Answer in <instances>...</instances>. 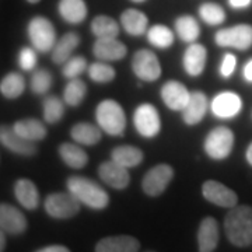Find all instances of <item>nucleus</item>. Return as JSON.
Masks as SVG:
<instances>
[{"label": "nucleus", "instance_id": "nucleus-27", "mask_svg": "<svg viewBox=\"0 0 252 252\" xmlns=\"http://www.w3.org/2000/svg\"><path fill=\"white\" fill-rule=\"evenodd\" d=\"M63 162L74 170H81L89 162V154L80 147V144L62 143L58 149Z\"/></svg>", "mask_w": 252, "mask_h": 252}, {"label": "nucleus", "instance_id": "nucleus-19", "mask_svg": "<svg viewBox=\"0 0 252 252\" xmlns=\"http://www.w3.org/2000/svg\"><path fill=\"white\" fill-rule=\"evenodd\" d=\"M207 108H209V101H207V97L205 95V93H202V91H192L185 108L181 111L184 122L189 126L198 125L199 122H202V119L206 115Z\"/></svg>", "mask_w": 252, "mask_h": 252}, {"label": "nucleus", "instance_id": "nucleus-29", "mask_svg": "<svg viewBox=\"0 0 252 252\" xmlns=\"http://www.w3.org/2000/svg\"><path fill=\"white\" fill-rule=\"evenodd\" d=\"M72 139L77 144L83 146H94L101 140L102 133L98 125H93L90 122H80L73 126L70 130Z\"/></svg>", "mask_w": 252, "mask_h": 252}, {"label": "nucleus", "instance_id": "nucleus-30", "mask_svg": "<svg viewBox=\"0 0 252 252\" xmlns=\"http://www.w3.org/2000/svg\"><path fill=\"white\" fill-rule=\"evenodd\" d=\"M174 28H175L177 36L187 44L196 42V39L200 35V26H199L198 20L189 14L177 17L174 23Z\"/></svg>", "mask_w": 252, "mask_h": 252}, {"label": "nucleus", "instance_id": "nucleus-31", "mask_svg": "<svg viewBox=\"0 0 252 252\" xmlns=\"http://www.w3.org/2000/svg\"><path fill=\"white\" fill-rule=\"evenodd\" d=\"M26 90V80L17 72L7 73L0 81V93L9 99L18 98Z\"/></svg>", "mask_w": 252, "mask_h": 252}, {"label": "nucleus", "instance_id": "nucleus-6", "mask_svg": "<svg viewBox=\"0 0 252 252\" xmlns=\"http://www.w3.org/2000/svg\"><path fill=\"white\" fill-rule=\"evenodd\" d=\"M215 42L220 48L247 51L252 46V26L235 24L233 27L220 28L215 34Z\"/></svg>", "mask_w": 252, "mask_h": 252}, {"label": "nucleus", "instance_id": "nucleus-42", "mask_svg": "<svg viewBox=\"0 0 252 252\" xmlns=\"http://www.w3.org/2000/svg\"><path fill=\"white\" fill-rule=\"evenodd\" d=\"M227 3L234 10H245L252 6V0H227Z\"/></svg>", "mask_w": 252, "mask_h": 252}, {"label": "nucleus", "instance_id": "nucleus-22", "mask_svg": "<svg viewBox=\"0 0 252 252\" xmlns=\"http://www.w3.org/2000/svg\"><path fill=\"white\" fill-rule=\"evenodd\" d=\"M121 26L126 34L132 36H142L149 30V17L137 9H126L121 14Z\"/></svg>", "mask_w": 252, "mask_h": 252}, {"label": "nucleus", "instance_id": "nucleus-34", "mask_svg": "<svg viewBox=\"0 0 252 252\" xmlns=\"http://www.w3.org/2000/svg\"><path fill=\"white\" fill-rule=\"evenodd\" d=\"M87 94V84L81 79H70L63 90V101L69 107H77Z\"/></svg>", "mask_w": 252, "mask_h": 252}, {"label": "nucleus", "instance_id": "nucleus-36", "mask_svg": "<svg viewBox=\"0 0 252 252\" xmlns=\"http://www.w3.org/2000/svg\"><path fill=\"white\" fill-rule=\"evenodd\" d=\"M42 112L46 124H58L64 115V102L55 95H46L42 102Z\"/></svg>", "mask_w": 252, "mask_h": 252}, {"label": "nucleus", "instance_id": "nucleus-15", "mask_svg": "<svg viewBox=\"0 0 252 252\" xmlns=\"http://www.w3.org/2000/svg\"><path fill=\"white\" fill-rule=\"evenodd\" d=\"M93 54L102 62H117L125 58L127 48L118 38H97L93 45Z\"/></svg>", "mask_w": 252, "mask_h": 252}, {"label": "nucleus", "instance_id": "nucleus-12", "mask_svg": "<svg viewBox=\"0 0 252 252\" xmlns=\"http://www.w3.org/2000/svg\"><path fill=\"white\" fill-rule=\"evenodd\" d=\"M202 193L206 200L220 207L231 209V207L237 206V202H238V196L233 189H230L228 187H225L224 184L215 180L206 181L202 185Z\"/></svg>", "mask_w": 252, "mask_h": 252}, {"label": "nucleus", "instance_id": "nucleus-45", "mask_svg": "<svg viewBox=\"0 0 252 252\" xmlns=\"http://www.w3.org/2000/svg\"><path fill=\"white\" fill-rule=\"evenodd\" d=\"M245 160H247V162L252 167V142L248 144V147H247V150H245Z\"/></svg>", "mask_w": 252, "mask_h": 252}, {"label": "nucleus", "instance_id": "nucleus-32", "mask_svg": "<svg viewBox=\"0 0 252 252\" xmlns=\"http://www.w3.org/2000/svg\"><path fill=\"white\" fill-rule=\"evenodd\" d=\"M91 32L97 38H117L119 35V24L109 16H97L91 21Z\"/></svg>", "mask_w": 252, "mask_h": 252}, {"label": "nucleus", "instance_id": "nucleus-11", "mask_svg": "<svg viewBox=\"0 0 252 252\" xmlns=\"http://www.w3.org/2000/svg\"><path fill=\"white\" fill-rule=\"evenodd\" d=\"M243 109V99L234 91H221L210 102L212 114L219 119H233Z\"/></svg>", "mask_w": 252, "mask_h": 252}, {"label": "nucleus", "instance_id": "nucleus-41", "mask_svg": "<svg viewBox=\"0 0 252 252\" xmlns=\"http://www.w3.org/2000/svg\"><path fill=\"white\" fill-rule=\"evenodd\" d=\"M235 67H237V58L234 54L231 52H227L223 55L221 58V62L219 66V73L223 79H230L235 72Z\"/></svg>", "mask_w": 252, "mask_h": 252}, {"label": "nucleus", "instance_id": "nucleus-13", "mask_svg": "<svg viewBox=\"0 0 252 252\" xmlns=\"http://www.w3.org/2000/svg\"><path fill=\"white\" fill-rule=\"evenodd\" d=\"M0 143L3 144L11 153L18 156L31 157L36 154V146L32 142H28L18 135L13 126L0 125Z\"/></svg>", "mask_w": 252, "mask_h": 252}, {"label": "nucleus", "instance_id": "nucleus-48", "mask_svg": "<svg viewBox=\"0 0 252 252\" xmlns=\"http://www.w3.org/2000/svg\"><path fill=\"white\" fill-rule=\"evenodd\" d=\"M130 1H133V3H143L146 0H130Z\"/></svg>", "mask_w": 252, "mask_h": 252}, {"label": "nucleus", "instance_id": "nucleus-21", "mask_svg": "<svg viewBox=\"0 0 252 252\" xmlns=\"http://www.w3.org/2000/svg\"><path fill=\"white\" fill-rule=\"evenodd\" d=\"M140 243L130 235H112L99 240L95 252H137Z\"/></svg>", "mask_w": 252, "mask_h": 252}, {"label": "nucleus", "instance_id": "nucleus-43", "mask_svg": "<svg viewBox=\"0 0 252 252\" xmlns=\"http://www.w3.org/2000/svg\"><path fill=\"white\" fill-rule=\"evenodd\" d=\"M243 77L247 83H252V58L244 64Z\"/></svg>", "mask_w": 252, "mask_h": 252}, {"label": "nucleus", "instance_id": "nucleus-46", "mask_svg": "<svg viewBox=\"0 0 252 252\" xmlns=\"http://www.w3.org/2000/svg\"><path fill=\"white\" fill-rule=\"evenodd\" d=\"M4 248H6V233L0 230V252L4 251Z\"/></svg>", "mask_w": 252, "mask_h": 252}, {"label": "nucleus", "instance_id": "nucleus-40", "mask_svg": "<svg viewBox=\"0 0 252 252\" xmlns=\"http://www.w3.org/2000/svg\"><path fill=\"white\" fill-rule=\"evenodd\" d=\"M18 66L24 70V72H31L34 70L36 66V49L35 48H30L24 46L20 49L18 52Z\"/></svg>", "mask_w": 252, "mask_h": 252}, {"label": "nucleus", "instance_id": "nucleus-7", "mask_svg": "<svg viewBox=\"0 0 252 252\" xmlns=\"http://www.w3.org/2000/svg\"><path fill=\"white\" fill-rule=\"evenodd\" d=\"M133 124L137 133L146 139H153L161 130L160 114L150 102H143L139 107H136L133 112Z\"/></svg>", "mask_w": 252, "mask_h": 252}, {"label": "nucleus", "instance_id": "nucleus-16", "mask_svg": "<svg viewBox=\"0 0 252 252\" xmlns=\"http://www.w3.org/2000/svg\"><path fill=\"white\" fill-rule=\"evenodd\" d=\"M98 175L102 182H105L114 189H125L130 184V174L127 171V168L114 160L99 164Z\"/></svg>", "mask_w": 252, "mask_h": 252}, {"label": "nucleus", "instance_id": "nucleus-2", "mask_svg": "<svg viewBox=\"0 0 252 252\" xmlns=\"http://www.w3.org/2000/svg\"><path fill=\"white\" fill-rule=\"evenodd\" d=\"M66 187L70 193L80 200V203L87 207L101 210L108 206L109 195L95 181L80 175H72L67 178Z\"/></svg>", "mask_w": 252, "mask_h": 252}, {"label": "nucleus", "instance_id": "nucleus-8", "mask_svg": "<svg viewBox=\"0 0 252 252\" xmlns=\"http://www.w3.org/2000/svg\"><path fill=\"white\" fill-rule=\"evenodd\" d=\"M80 210V200L70 192H55L45 199V212L54 219H70Z\"/></svg>", "mask_w": 252, "mask_h": 252}, {"label": "nucleus", "instance_id": "nucleus-4", "mask_svg": "<svg viewBox=\"0 0 252 252\" xmlns=\"http://www.w3.org/2000/svg\"><path fill=\"white\" fill-rule=\"evenodd\" d=\"M234 132L227 126H216L205 137L203 149L207 157L221 161L227 158L234 149Z\"/></svg>", "mask_w": 252, "mask_h": 252}, {"label": "nucleus", "instance_id": "nucleus-10", "mask_svg": "<svg viewBox=\"0 0 252 252\" xmlns=\"http://www.w3.org/2000/svg\"><path fill=\"white\" fill-rule=\"evenodd\" d=\"M174 178V168L168 164L154 165L146 172L142 181L143 192L149 196H160Z\"/></svg>", "mask_w": 252, "mask_h": 252}, {"label": "nucleus", "instance_id": "nucleus-5", "mask_svg": "<svg viewBox=\"0 0 252 252\" xmlns=\"http://www.w3.org/2000/svg\"><path fill=\"white\" fill-rule=\"evenodd\" d=\"M27 34L31 45L38 52L41 54L52 52L56 44V31L51 20L42 16L32 17L27 26Z\"/></svg>", "mask_w": 252, "mask_h": 252}, {"label": "nucleus", "instance_id": "nucleus-38", "mask_svg": "<svg viewBox=\"0 0 252 252\" xmlns=\"http://www.w3.org/2000/svg\"><path fill=\"white\" fill-rule=\"evenodd\" d=\"M52 83H54L52 73L49 72L48 69H38V70H35L34 74L31 76L30 87H31V91H32L34 94L44 95V94H46L48 91L51 90Z\"/></svg>", "mask_w": 252, "mask_h": 252}, {"label": "nucleus", "instance_id": "nucleus-1", "mask_svg": "<svg viewBox=\"0 0 252 252\" xmlns=\"http://www.w3.org/2000/svg\"><path fill=\"white\" fill-rule=\"evenodd\" d=\"M224 230L228 241L235 247L252 244V207L243 205L230 209L224 219Z\"/></svg>", "mask_w": 252, "mask_h": 252}, {"label": "nucleus", "instance_id": "nucleus-33", "mask_svg": "<svg viewBox=\"0 0 252 252\" xmlns=\"http://www.w3.org/2000/svg\"><path fill=\"white\" fill-rule=\"evenodd\" d=\"M147 41L150 45L156 46L158 49H167L174 44V32L164 24H156L147 30L146 32Z\"/></svg>", "mask_w": 252, "mask_h": 252}, {"label": "nucleus", "instance_id": "nucleus-9", "mask_svg": "<svg viewBox=\"0 0 252 252\" xmlns=\"http://www.w3.org/2000/svg\"><path fill=\"white\" fill-rule=\"evenodd\" d=\"M132 70L142 81H156L161 76V63L150 49H140L132 58Z\"/></svg>", "mask_w": 252, "mask_h": 252}, {"label": "nucleus", "instance_id": "nucleus-24", "mask_svg": "<svg viewBox=\"0 0 252 252\" xmlns=\"http://www.w3.org/2000/svg\"><path fill=\"white\" fill-rule=\"evenodd\" d=\"M14 196L27 210H35L39 205V192L35 184L27 178H21L14 184Z\"/></svg>", "mask_w": 252, "mask_h": 252}, {"label": "nucleus", "instance_id": "nucleus-14", "mask_svg": "<svg viewBox=\"0 0 252 252\" xmlns=\"http://www.w3.org/2000/svg\"><path fill=\"white\" fill-rule=\"evenodd\" d=\"M27 219L23 212L9 203H0V230L6 234L20 235L27 230Z\"/></svg>", "mask_w": 252, "mask_h": 252}, {"label": "nucleus", "instance_id": "nucleus-3", "mask_svg": "<svg viewBox=\"0 0 252 252\" xmlns=\"http://www.w3.org/2000/svg\"><path fill=\"white\" fill-rule=\"evenodd\" d=\"M97 125L109 136H122L126 129V115L115 99H104L95 108Z\"/></svg>", "mask_w": 252, "mask_h": 252}, {"label": "nucleus", "instance_id": "nucleus-18", "mask_svg": "<svg viewBox=\"0 0 252 252\" xmlns=\"http://www.w3.org/2000/svg\"><path fill=\"white\" fill-rule=\"evenodd\" d=\"M160 94H161L162 102L172 111H182L190 97L188 89L177 80L164 83Z\"/></svg>", "mask_w": 252, "mask_h": 252}, {"label": "nucleus", "instance_id": "nucleus-17", "mask_svg": "<svg viewBox=\"0 0 252 252\" xmlns=\"http://www.w3.org/2000/svg\"><path fill=\"white\" fill-rule=\"evenodd\" d=\"M207 61V51L206 46L192 42L185 49L184 56H182V67L185 73L190 77H198L200 76L205 67H206Z\"/></svg>", "mask_w": 252, "mask_h": 252}, {"label": "nucleus", "instance_id": "nucleus-44", "mask_svg": "<svg viewBox=\"0 0 252 252\" xmlns=\"http://www.w3.org/2000/svg\"><path fill=\"white\" fill-rule=\"evenodd\" d=\"M36 252H70V250L63 245H49V247L38 250Z\"/></svg>", "mask_w": 252, "mask_h": 252}, {"label": "nucleus", "instance_id": "nucleus-39", "mask_svg": "<svg viewBox=\"0 0 252 252\" xmlns=\"http://www.w3.org/2000/svg\"><path fill=\"white\" fill-rule=\"evenodd\" d=\"M89 69L87 59L84 56H72L69 61L63 63L62 74L66 79H77L81 73H84Z\"/></svg>", "mask_w": 252, "mask_h": 252}, {"label": "nucleus", "instance_id": "nucleus-25", "mask_svg": "<svg viewBox=\"0 0 252 252\" xmlns=\"http://www.w3.org/2000/svg\"><path fill=\"white\" fill-rule=\"evenodd\" d=\"M79 45H80L79 34L74 31L66 32L55 44L54 49H52V62L55 64H63L66 61H69L72 58V54Z\"/></svg>", "mask_w": 252, "mask_h": 252}, {"label": "nucleus", "instance_id": "nucleus-26", "mask_svg": "<svg viewBox=\"0 0 252 252\" xmlns=\"http://www.w3.org/2000/svg\"><path fill=\"white\" fill-rule=\"evenodd\" d=\"M13 129L17 132L18 135L21 137H24L28 142H41L46 137V127L45 125L38 121V119H34V118H27V119H20L17 121L14 125H13Z\"/></svg>", "mask_w": 252, "mask_h": 252}, {"label": "nucleus", "instance_id": "nucleus-35", "mask_svg": "<svg viewBox=\"0 0 252 252\" xmlns=\"http://www.w3.org/2000/svg\"><path fill=\"white\" fill-rule=\"evenodd\" d=\"M199 17L207 26H220L225 21V11L224 9L217 4L215 1H206L202 3L198 9Z\"/></svg>", "mask_w": 252, "mask_h": 252}, {"label": "nucleus", "instance_id": "nucleus-37", "mask_svg": "<svg viewBox=\"0 0 252 252\" xmlns=\"http://www.w3.org/2000/svg\"><path fill=\"white\" fill-rule=\"evenodd\" d=\"M87 73H89V77L91 80L99 83V84L109 83L117 77L115 69L111 64H108V62H102V61L91 63L87 69Z\"/></svg>", "mask_w": 252, "mask_h": 252}, {"label": "nucleus", "instance_id": "nucleus-23", "mask_svg": "<svg viewBox=\"0 0 252 252\" xmlns=\"http://www.w3.org/2000/svg\"><path fill=\"white\" fill-rule=\"evenodd\" d=\"M58 11L66 23L80 24L87 18L89 7L84 0H59Z\"/></svg>", "mask_w": 252, "mask_h": 252}, {"label": "nucleus", "instance_id": "nucleus-47", "mask_svg": "<svg viewBox=\"0 0 252 252\" xmlns=\"http://www.w3.org/2000/svg\"><path fill=\"white\" fill-rule=\"evenodd\" d=\"M28 3H31V4H35V3H39L41 0H27Z\"/></svg>", "mask_w": 252, "mask_h": 252}, {"label": "nucleus", "instance_id": "nucleus-20", "mask_svg": "<svg viewBox=\"0 0 252 252\" xmlns=\"http://www.w3.org/2000/svg\"><path fill=\"white\" fill-rule=\"evenodd\" d=\"M219 224L213 217H205L198 230L199 252H213L219 245Z\"/></svg>", "mask_w": 252, "mask_h": 252}, {"label": "nucleus", "instance_id": "nucleus-28", "mask_svg": "<svg viewBox=\"0 0 252 252\" xmlns=\"http://www.w3.org/2000/svg\"><path fill=\"white\" fill-rule=\"evenodd\" d=\"M144 158L143 152L135 147V146H129V144H124V146H118L112 152H111V160H114L118 164L124 165L125 168H133L137 167L139 164H142Z\"/></svg>", "mask_w": 252, "mask_h": 252}]
</instances>
